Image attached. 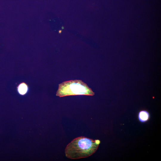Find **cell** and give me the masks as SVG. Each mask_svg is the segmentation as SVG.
<instances>
[{
    "instance_id": "cell-1",
    "label": "cell",
    "mask_w": 161,
    "mask_h": 161,
    "mask_svg": "<svg viewBox=\"0 0 161 161\" xmlns=\"http://www.w3.org/2000/svg\"><path fill=\"white\" fill-rule=\"evenodd\" d=\"M100 141L84 136L73 139L65 149L66 157L71 159H78L88 157L97 150Z\"/></svg>"
},
{
    "instance_id": "cell-2",
    "label": "cell",
    "mask_w": 161,
    "mask_h": 161,
    "mask_svg": "<svg viewBox=\"0 0 161 161\" xmlns=\"http://www.w3.org/2000/svg\"><path fill=\"white\" fill-rule=\"evenodd\" d=\"M95 93L85 83L81 80L64 81L59 84L56 95L60 97L70 95L93 96Z\"/></svg>"
},
{
    "instance_id": "cell-3",
    "label": "cell",
    "mask_w": 161,
    "mask_h": 161,
    "mask_svg": "<svg viewBox=\"0 0 161 161\" xmlns=\"http://www.w3.org/2000/svg\"><path fill=\"white\" fill-rule=\"evenodd\" d=\"M149 118L150 114L147 111L143 110L139 112L138 118L140 122L142 123L146 122L149 120Z\"/></svg>"
},
{
    "instance_id": "cell-4",
    "label": "cell",
    "mask_w": 161,
    "mask_h": 161,
    "mask_svg": "<svg viewBox=\"0 0 161 161\" xmlns=\"http://www.w3.org/2000/svg\"><path fill=\"white\" fill-rule=\"evenodd\" d=\"M18 92L21 95H24L27 92L28 86L25 83L23 82L19 83L17 87Z\"/></svg>"
}]
</instances>
